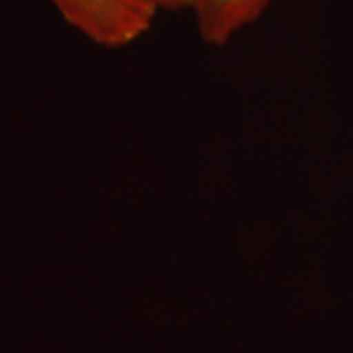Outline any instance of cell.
I'll return each instance as SVG.
<instances>
[{
  "label": "cell",
  "instance_id": "obj_3",
  "mask_svg": "<svg viewBox=\"0 0 353 353\" xmlns=\"http://www.w3.org/2000/svg\"><path fill=\"white\" fill-rule=\"evenodd\" d=\"M159 12H170V13H182L193 12L198 0H151Z\"/></svg>",
  "mask_w": 353,
  "mask_h": 353
},
{
  "label": "cell",
  "instance_id": "obj_2",
  "mask_svg": "<svg viewBox=\"0 0 353 353\" xmlns=\"http://www.w3.org/2000/svg\"><path fill=\"white\" fill-rule=\"evenodd\" d=\"M275 0H198L193 15L203 43L223 48L263 17Z\"/></svg>",
  "mask_w": 353,
  "mask_h": 353
},
{
  "label": "cell",
  "instance_id": "obj_1",
  "mask_svg": "<svg viewBox=\"0 0 353 353\" xmlns=\"http://www.w3.org/2000/svg\"><path fill=\"white\" fill-rule=\"evenodd\" d=\"M79 34L105 50H121L151 32L161 12L151 0H50Z\"/></svg>",
  "mask_w": 353,
  "mask_h": 353
}]
</instances>
